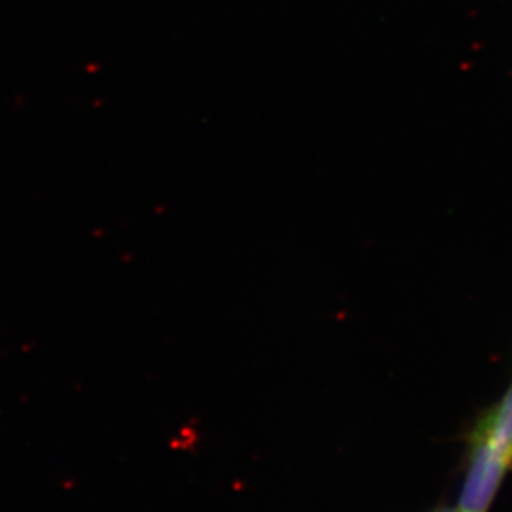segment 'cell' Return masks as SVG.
Here are the masks:
<instances>
[{
    "label": "cell",
    "mask_w": 512,
    "mask_h": 512,
    "mask_svg": "<svg viewBox=\"0 0 512 512\" xmlns=\"http://www.w3.org/2000/svg\"><path fill=\"white\" fill-rule=\"evenodd\" d=\"M511 469L512 384L469 431L458 508L463 512H488Z\"/></svg>",
    "instance_id": "6da1fadb"
},
{
    "label": "cell",
    "mask_w": 512,
    "mask_h": 512,
    "mask_svg": "<svg viewBox=\"0 0 512 512\" xmlns=\"http://www.w3.org/2000/svg\"><path fill=\"white\" fill-rule=\"evenodd\" d=\"M433 512H463L456 506V508H436Z\"/></svg>",
    "instance_id": "7a4b0ae2"
}]
</instances>
